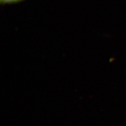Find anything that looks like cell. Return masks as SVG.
Listing matches in <instances>:
<instances>
[{"instance_id":"obj_1","label":"cell","mask_w":126,"mask_h":126,"mask_svg":"<svg viewBox=\"0 0 126 126\" xmlns=\"http://www.w3.org/2000/svg\"><path fill=\"white\" fill-rule=\"evenodd\" d=\"M24 0H0V4L2 5H11L20 3Z\"/></svg>"}]
</instances>
